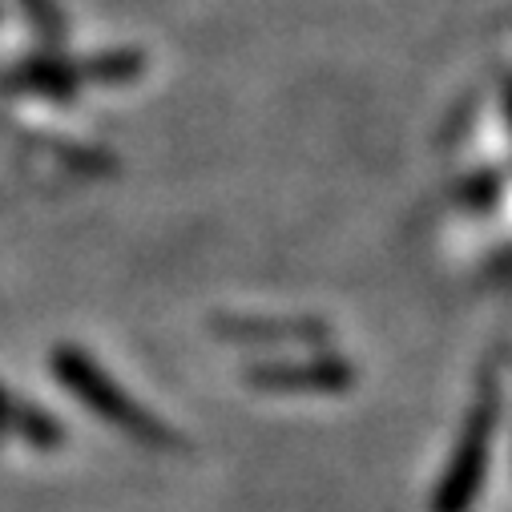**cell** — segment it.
<instances>
[{
	"label": "cell",
	"instance_id": "cell-1",
	"mask_svg": "<svg viewBox=\"0 0 512 512\" xmlns=\"http://www.w3.org/2000/svg\"><path fill=\"white\" fill-rule=\"evenodd\" d=\"M49 363H53V371H57V379L65 383V388H69L81 404H89L105 424L121 428L125 436H134V440H142V444H150V448H174V444H178V436H174L154 412H146L134 396H125L81 347H57Z\"/></svg>",
	"mask_w": 512,
	"mask_h": 512
},
{
	"label": "cell",
	"instance_id": "cell-2",
	"mask_svg": "<svg viewBox=\"0 0 512 512\" xmlns=\"http://www.w3.org/2000/svg\"><path fill=\"white\" fill-rule=\"evenodd\" d=\"M146 73V57L138 49H113V53H93L85 61H69L61 53H41L21 61L9 73V89L37 93L49 101H69L77 97L81 85H125Z\"/></svg>",
	"mask_w": 512,
	"mask_h": 512
},
{
	"label": "cell",
	"instance_id": "cell-3",
	"mask_svg": "<svg viewBox=\"0 0 512 512\" xmlns=\"http://www.w3.org/2000/svg\"><path fill=\"white\" fill-rule=\"evenodd\" d=\"M492 428H496V383H492V375H484L480 400L468 412L464 436H460L456 456H452V464L444 472V484L436 492V512H464L472 504V496L480 492V480H484Z\"/></svg>",
	"mask_w": 512,
	"mask_h": 512
},
{
	"label": "cell",
	"instance_id": "cell-4",
	"mask_svg": "<svg viewBox=\"0 0 512 512\" xmlns=\"http://www.w3.org/2000/svg\"><path fill=\"white\" fill-rule=\"evenodd\" d=\"M254 388L267 392H343L351 388L355 367L343 359H307V363H259L246 375Z\"/></svg>",
	"mask_w": 512,
	"mask_h": 512
},
{
	"label": "cell",
	"instance_id": "cell-5",
	"mask_svg": "<svg viewBox=\"0 0 512 512\" xmlns=\"http://www.w3.org/2000/svg\"><path fill=\"white\" fill-rule=\"evenodd\" d=\"M214 331L230 343H259V347H275V343H327L331 327L319 319H242V315H218Z\"/></svg>",
	"mask_w": 512,
	"mask_h": 512
},
{
	"label": "cell",
	"instance_id": "cell-6",
	"mask_svg": "<svg viewBox=\"0 0 512 512\" xmlns=\"http://www.w3.org/2000/svg\"><path fill=\"white\" fill-rule=\"evenodd\" d=\"M0 432H21L37 444H57L61 440V428L45 412H37L25 400H13L5 388H0Z\"/></svg>",
	"mask_w": 512,
	"mask_h": 512
},
{
	"label": "cell",
	"instance_id": "cell-7",
	"mask_svg": "<svg viewBox=\"0 0 512 512\" xmlns=\"http://www.w3.org/2000/svg\"><path fill=\"white\" fill-rule=\"evenodd\" d=\"M21 9L29 17V25L37 29L41 45L57 53L65 45V37H69V25H65V13H61L57 0H21Z\"/></svg>",
	"mask_w": 512,
	"mask_h": 512
},
{
	"label": "cell",
	"instance_id": "cell-8",
	"mask_svg": "<svg viewBox=\"0 0 512 512\" xmlns=\"http://www.w3.org/2000/svg\"><path fill=\"white\" fill-rule=\"evenodd\" d=\"M500 170H480V174H472L464 186H460V206H472V210H488V206H496L500 202Z\"/></svg>",
	"mask_w": 512,
	"mask_h": 512
},
{
	"label": "cell",
	"instance_id": "cell-9",
	"mask_svg": "<svg viewBox=\"0 0 512 512\" xmlns=\"http://www.w3.org/2000/svg\"><path fill=\"white\" fill-rule=\"evenodd\" d=\"M508 121H512V85H508Z\"/></svg>",
	"mask_w": 512,
	"mask_h": 512
}]
</instances>
